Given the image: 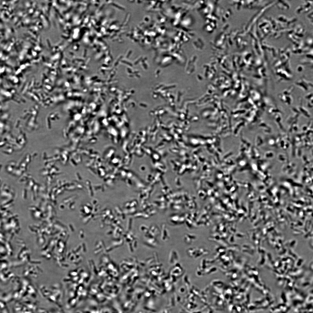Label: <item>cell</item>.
Returning a JSON list of instances; mask_svg holds the SVG:
<instances>
[{
    "mask_svg": "<svg viewBox=\"0 0 313 313\" xmlns=\"http://www.w3.org/2000/svg\"><path fill=\"white\" fill-rule=\"evenodd\" d=\"M305 98L307 99H309V100L312 99V92H310L309 93H308L305 96Z\"/></svg>",
    "mask_w": 313,
    "mask_h": 313,
    "instance_id": "3957f363",
    "label": "cell"
},
{
    "mask_svg": "<svg viewBox=\"0 0 313 313\" xmlns=\"http://www.w3.org/2000/svg\"><path fill=\"white\" fill-rule=\"evenodd\" d=\"M296 85L305 91L307 90L310 87H312V84L304 78H301L295 83Z\"/></svg>",
    "mask_w": 313,
    "mask_h": 313,
    "instance_id": "6da1fadb",
    "label": "cell"
},
{
    "mask_svg": "<svg viewBox=\"0 0 313 313\" xmlns=\"http://www.w3.org/2000/svg\"><path fill=\"white\" fill-rule=\"evenodd\" d=\"M278 96L280 100L287 105H290L292 101L291 95L284 94L280 93L279 94Z\"/></svg>",
    "mask_w": 313,
    "mask_h": 313,
    "instance_id": "7a4b0ae2",
    "label": "cell"
}]
</instances>
